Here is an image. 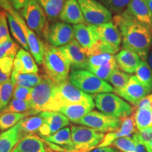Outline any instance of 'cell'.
<instances>
[{
  "label": "cell",
  "instance_id": "obj_1",
  "mask_svg": "<svg viewBox=\"0 0 152 152\" xmlns=\"http://www.w3.org/2000/svg\"><path fill=\"white\" fill-rule=\"evenodd\" d=\"M112 20L121 33L123 48L136 53L142 61H146L152 44L150 30L137 21L125 11L115 14Z\"/></svg>",
  "mask_w": 152,
  "mask_h": 152
},
{
  "label": "cell",
  "instance_id": "obj_2",
  "mask_svg": "<svg viewBox=\"0 0 152 152\" xmlns=\"http://www.w3.org/2000/svg\"><path fill=\"white\" fill-rule=\"evenodd\" d=\"M42 64L46 75L56 84L68 80L71 65L58 47L45 45Z\"/></svg>",
  "mask_w": 152,
  "mask_h": 152
},
{
  "label": "cell",
  "instance_id": "obj_3",
  "mask_svg": "<svg viewBox=\"0 0 152 152\" xmlns=\"http://www.w3.org/2000/svg\"><path fill=\"white\" fill-rule=\"evenodd\" d=\"M56 84L47 75H42L39 85L33 88L31 102L33 109L38 113L44 111H58L55 102V88Z\"/></svg>",
  "mask_w": 152,
  "mask_h": 152
},
{
  "label": "cell",
  "instance_id": "obj_4",
  "mask_svg": "<svg viewBox=\"0 0 152 152\" xmlns=\"http://www.w3.org/2000/svg\"><path fill=\"white\" fill-rule=\"evenodd\" d=\"M68 80L74 86L89 94L109 93L114 91L113 87L107 82L99 78L87 70H73L69 74Z\"/></svg>",
  "mask_w": 152,
  "mask_h": 152
},
{
  "label": "cell",
  "instance_id": "obj_5",
  "mask_svg": "<svg viewBox=\"0 0 152 152\" xmlns=\"http://www.w3.org/2000/svg\"><path fill=\"white\" fill-rule=\"evenodd\" d=\"M96 107L110 116L122 119L132 115L134 108L113 93H102L94 96Z\"/></svg>",
  "mask_w": 152,
  "mask_h": 152
},
{
  "label": "cell",
  "instance_id": "obj_6",
  "mask_svg": "<svg viewBox=\"0 0 152 152\" xmlns=\"http://www.w3.org/2000/svg\"><path fill=\"white\" fill-rule=\"evenodd\" d=\"M104 136V133L85 125H72L73 149L68 152H90L98 147Z\"/></svg>",
  "mask_w": 152,
  "mask_h": 152
},
{
  "label": "cell",
  "instance_id": "obj_7",
  "mask_svg": "<svg viewBox=\"0 0 152 152\" xmlns=\"http://www.w3.org/2000/svg\"><path fill=\"white\" fill-rule=\"evenodd\" d=\"M99 35V54H115L119 51L122 37L118 28L113 22L96 26Z\"/></svg>",
  "mask_w": 152,
  "mask_h": 152
},
{
  "label": "cell",
  "instance_id": "obj_8",
  "mask_svg": "<svg viewBox=\"0 0 152 152\" xmlns=\"http://www.w3.org/2000/svg\"><path fill=\"white\" fill-rule=\"evenodd\" d=\"M74 39L83 48L87 56L99 54V35L96 26L87 23L74 25Z\"/></svg>",
  "mask_w": 152,
  "mask_h": 152
},
{
  "label": "cell",
  "instance_id": "obj_9",
  "mask_svg": "<svg viewBox=\"0 0 152 152\" xmlns=\"http://www.w3.org/2000/svg\"><path fill=\"white\" fill-rule=\"evenodd\" d=\"M20 16L39 37L43 36L46 29L47 16L37 0H28L20 10Z\"/></svg>",
  "mask_w": 152,
  "mask_h": 152
},
{
  "label": "cell",
  "instance_id": "obj_10",
  "mask_svg": "<svg viewBox=\"0 0 152 152\" xmlns=\"http://www.w3.org/2000/svg\"><path fill=\"white\" fill-rule=\"evenodd\" d=\"M4 11L11 13L16 18L17 21L18 22L20 27L23 30L30 54L34 57L35 61L38 64H39V65L42 64L45 52V45H44L43 42L41 40L39 36H37V34L33 30H31L28 27L23 17L20 16V14L18 11L13 8L11 4L8 6Z\"/></svg>",
  "mask_w": 152,
  "mask_h": 152
},
{
  "label": "cell",
  "instance_id": "obj_11",
  "mask_svg": "<svg viewBox=\"0 0 152 152\" xmlns=\"http://www.w3.org/2000/svg\"><path fill=\"white\" fill-rule=\"evenodd\" d=\"M85 22L94 26L111 22L112 12L98 0H77Z\"/></svg>",
  "mask_w": 152,
  "mask_h": 152
},
{
  "label": "cell",
  "instance_id": "obj_12",
  "mask_svg": "<svg viewBox=\"0 0 152 152\" xmlns=\"http://www.w3.org/2000/svg\"><path fill=\"white\" fill-rule=\"evenodd\" d=\"M76 124L85 125L102 133H109L120 128L121 119L110 116L102 112L92 111L79 120Z\"/></svg>",
  "mask_w": 152,
  "mask_h": 152
},
{
  "label": "cell",
  "instance_id": "obj_13",
  "mask_svg": "<svg viewBox=\"0 0 152 152\" xmlns=\"http://www.w3.org/2000/svg\"><path fill=\"white\" fill-rule=\"evenodd\" d=\"M54 99L60 110L62 106L66 104L92 101L94 97L92 95L85 93L74 86L69 80H68L60 84H56Z\"/></svg>",
  "mask_w": 152,
  "mask_h": 152
},
{
  "label": "cell",
  "instance_id": "obj_14",
  "mask_svg": "<svg viewBox=\"0 0 152 152\" xmlns=\"http://www.w3.org/2000/svg\"><path fill=\"white\" fill-rule=\"evenodd\" d=\"M43 36L50 45L61 47L73 40V28L66 23L54 22L46 28Z\"/></svg>",
  "mask_w": 152,
  "mask_h": 152
},
{
  "label": "cell",
  "instance_id": "obj_15",
  "mask_svg": "<svg viewBox=\"0 0 152 152\" xmlns=\"http://www.w3.org/2000/svg\"><path fill=\"white\" fill-rule=\"evenodd\" d=\"M114 92L120 97L136 107L142 99L151 92L140 83L135 75H131L128 84L121 90H114Z\"/></svg>",
  "mask_w": 152,
  "mask_h": 152
},
{
  "label": "cell",
  "instance_id": "obj_16",
  "mask_svg": "<svg viewBox=\"0 0 152 152\" xmlns=\"http://www.w3.org/2000/svg\"><path fill=\"white\" fill-rule=\"evenodd\" d=\"M44 119V123L39 129V135L48 137L67 127L70 121L58 111H44L39 113Z\"/></svg>",
  "mask_w": 152,
  "mask_h": 152
},
{
  "label": "cell",
  "instance_id": "obj_17",
  "mask_svg": "<svg viewBox=\"0 0 152 152\" xmlns=\"http://www.w3.org/2000/svg\"><path fill=\"white\" fill-rule=\"evenodd\" d=\"M58 48L67 58L73 70L87 69L88 66V56L75 39Z\"/></svg>",
  "mask_w": 152,
  "mask_h": 152
},
{
  "label": "cell",
  "instance_id": "obj_18",
  "mask_svg": "<svg viewBox=\"0 0 152 152\" xmlns=\"http://www.w3.org/2000/svg\"><path fill=\"white\" fill-rule=\"evenodd\" d=\"M125 11L148 29H152V13L146 0H131Z\"/></svg>",
  "mask_w": 152,
  "mask_h": 152
},
{
  "label": "cell",
  "instance_id": "obj_19",
  "mask_svg": "<svg viewBox=\"0 0 152 152\" xmlns=\"http://www.w3.org/2000/svg\"><path fill=\"white\" fill-rule=\"evenodd\" d=\"M136 125L133 114L129 117L121 119V125L120 128L113 132L106 133L104 137L98 147H109L118 139L123 137L132 136L137 132Z\"/></svg>",
  "mask_w": 152,
  "mask_h": 152
},
{
  "label": "cell",
  "instance_id": "obj_20",
  "mask_svg": "<svg viewBox=\"0 0 152 152\" xmlns=\"http://www.w3.org/2000/svg\"><path fill=\"white\" fill-rule=\"evenodd\" d=\"M95 106L94 100L66 104L61 108L58 112L64 114L72 123H76L79 120L92 111Z\"/></svg>",
  "mask_w": 152,
  "mask_h": 152
},
{
  "label": "cell",
  "instance_id": "obj_21",
  "mask_svg": "<svg viewBox=\"0 0 152 152\" xmlns=\"http://www.w3.org/2000/svg\"><path fill=\"white\" fill-rule=\"evenodd\" d=\"M59 19L68 24L85 23V20L77 0H66Z\"/></svg>",
  "mask_w": 152,
  "mask_h": 152
},
{
  "label": "cell",
  "instance_id": "obj_22",
  "mask_svg": "<svg viewBox=\"0 0 152 152\" xmlns=\"http://www.w3.org/2000/svg\"><path fill=\"white\" fill-rule=\"evenodd\" d=\"M13 71L19 73H38V67L34 57L26 49H19L14 61Z\"/></svg>",
  "mask_w": 152,
  "mask_h": 152
},
{
  "label": "cell",
  "instance_id": "obj_23",
  "mask_svg": "<svg viewBox=\"0 0 152 152\" xmlns=\"http://www.w3.org/2000/svg\"><path fill=\"white\" fill-rule=\"evenodd\" d=\"M118 67L126 73H133L142 61L141 58L136 53L123 49L115 56Z\"/></svg>",
  "mask_w": 152,
  "mask_h": 152
},
{
  "label": "cell",
  "instance_id": "obj_24",
  "mask_svg": "<svg viewBox=\"0 0 152 152\" xmlns=\"http://www.w3.org/2000/svg\"><path fill=\"white\" fill-rule=\"evenodd\" d=\"M42 139L54 145L58 146L57 151L68 152L73 149L71 130L68 127L61 129L52 135L42 137Z\"/></svg>",
  "mask_w": 152,
  "mask_h": 152
},
{
  "label": "cell",
  "instance_id": "obj_25",
  "mask_svg": "<svg viewBox=\"0 0 152 152\" xmlns=\"http://www.w3.org/2000/svg\"><path fill=\"white\" fill-rule=\"evenodd\" d=\"M47 144L37 135H27L18 142L11 152H46Z\"/></svg>",
  "mask_w": 152,
  "mask_h": 152
},
{
  "label": "cell",
  "instance_id": "obj_26",
  "mask_svg": "<svg viewBox=\"0 0 152 152\" xmlns=\"http://www.w3.org/2000/svg\"><path fill=\"white\" fill-rule=\"evenodd\" d=\"M23 137L20 132V122L0 134V152H11Z\"/></svg>",
  "mask_w": 152,
  "mask_h": 152
},
{
  "label": "cell",
  "instance_id": "obj_27",
  "mask_svg": "<svg viewBox=\"0 0 152 152\" xmlns=\"http://www.w3.org/2000/svg\"><path fill=\"white\" fill-rule=\"evenodd\" d=\"M44 123V119L39 114L30 115L20 121V132L22 137L27 135H35L39 133V129Z\"/></svg>",
  "mask_w": 152,
  "mask_h": 152
},
{
  "label": "cell",
  "instance_id": "obj_28",
  "mask_svg": "<svg viewBox=\"0 0 152 152\" xmlns=\"http://www.w3.org/2000/svg\"><path fill=\"white\" fill-rule=\"evenodd\" d=\"M37 112L35 110L25 112V113H4L0 116V131L4 132L15 126L25 118L30 115H37Z\"/></svg>",
  "mask_w": 152,
  "mask_h": 152
},
{
  "label": "cell",
  "instance_id": "obj_29",
  "mask_svg": "<svg viewBox=\"0 0 152 152\" xmlns=\"http://www.w3.org/2000/svg\"><path fill=\"white\" fill-rule=\"evenodd\" d=\"M11 80L15 86H23L32 88L40 83L42 75H38L37 73H19L13 71Z\"/></svg>",
  "mask_w": 152,
  "mask_h": 152
},
{
  "label": "cell",
  "instance_id": "obj_30",
  "mask_svg": "<svg viewBox=\"0 0 152 152\" xmlns=\"http://www.w3.org/2000/svg\"><path fill=\"white\" fill-rule=\"evenodd\" d=\"M45 11V15L50 20L59 18L66 0H37Z\"/></svg>",
  "mask_w": 152,
  "mask_h": 152
},
{
  "label": "cell",
  "instance_id": "obj_31",
  "mask_svg": "<svg viewBox=\"0 0 152 152\" xmlns=\"http://www.w3.org/2000/svg\"><path fill=\"white\" fill-rule=\"evenodd\" d=\"M7 12V16L8 19V23L9 25V28H10L11 33L12 34L13 37L16 39L17 42L19 45H21L23 48L26 49L28 52H30L29 47H28L26 37L25 36L22 28L20 27V24L17 21L16 18L13 16L11 13L6 11Z\"/></svg>",
  "mask_w": 152,
  "mask_h": 152
},
{
  "label": "cell",
  "instance_id": "obj_32",
  "mask_svg": "<svg viewBox=\"0 0 152 152\" xmlns=\"http://www.w3.org/2000/svg\"><path fill=\"white\" fill-rule=\"evenodd\" d=\"M133 115L138 131L152 127V108L136 109Z\"/></svg>",
  "mask_w": 152,
  "mask_h": 152
},
{
  "label": "cell",
  "instance_id": "obj_33",
  "mask_svg": "<svg viewBox=\"0 0 152 152\" xmlns=\"http://www.w3.org/2000/svg\"><path fill=\"white\" fill-rule=\"evenodd\" d=\"M136 77L140 83L152 92V70L146 61H142L137 68Z\"/></svg>",
  "mask_w": 152,
  "mask_h": 152
},
{
  "label": "cell",
  "instance_id": "obj_34",
  "mask_svg": "<svg viewBox=\"0 0 152 152\" xmlns=\"http://www.w3.org/2000/svg\"><path fill=\"white\" fill-rule=\"evenodd\" d=\"M15 88V85L11 79L0 83V112L2 111L10 102Z\"/></svg>",
  "mask_w": 152,
  "mask_h": 152
},
{
  "label": "cell",
  "instance_id": "obj_35",
  "mask_svg": "<svg viewBox=\"0 0 152 152\" xmlns=\"http://www.w3.org/2000/svg\"><path fill=\"white\" fill-rule=\"evenodd\" d=\"M117 68H118V67L115 58L113 61L109 62V64H106V65L99 66V67L88 68L87 71L94 74L95 75L97 76L99 78L107 82L109 81V77L111 76L112 73Z\"/></svg>",
  "mask_w": 152,
  "mask_h": 152
},
{
  "label": "cell",
  "instance_id": "obj_36",
  "mask_svg": "<svg viewBox=\"0 0 152 152\" xmlns=\"http://www.w3.org/2000/svg\"><path fill=\"white\" fill-rule=\"evenodd\" d=\"M33 110L30 101H24L12 99L5 109L2 110L4 113H25Z\"/></svg>",
  "mask_w": 152,
  "mask_h": 152
},
{
  "label": "cell",
  "instance_id": "obj_37",
  "mask_svg": "<svg viewBox=\"0 0 152 152\" xmlns=\"http://www.w3.org/2000/svg\"><path fill=\"white\" fill-rule=\"evenodd\" d=\"M130 76L128 73L121 71L117 68L109 77V82L113 85L114 90H121L126 86L130 78Z\"/></svg>",
  "mask_w": 152,
  "mask_h": 152
},
{
  "label": "cell",
  "instance_id": "obj_38",
  "mask_svg": "<svg viewBox=\"0 0 152 152\" xmlns=\"http://www.w3.org/2000/svg\"><path fill=\"white\" fill-rule=\"evenodd\" d=\"M111 145L122 152H136V144L132 135L118 139Z\"/></svg>",
  "mask_w": 152,
  "mask_h": 152
},
{
  "label": "cell",
  "instance_id": "obj_39",
  "mask_svg": "<svg viewBox=\"0 0 152 152\" xmlns=\"http://www.w3.org/2000/svg\"><path fill=\"white\" fill-rule=\"evenodd\" d=\"M14 58L4 57L0 58V83L9 80L14 68Z\"/></svg>",
  "mask_w": 152,
  "mask_h": 152
},
{
  "label": "cell",
  "instance_id": "obj_40",
  "mask_svg": "<svg viewBox=\"0 0 152 152\" xmlns=\"http://www.w3.org/2000/svg\"><path fill=\"white\" fill-rule=\"evenodd\" d=\"M114 59H115V56H113V54H106V53L88 56V66H87V70L90 68L99 67V66L106 65Z\"/></svg>",
  "mask_w": 152,
  "mask_h": 152
},
{
  "label": "cell",
  "instance_id": "obj_41",
  "mask_svg": "<svg viewBox=\"0 0 152 152\" xmlns=\"http://www.w3.org/2000/svg\"><path fill=\"white\" fill-rule=\"evenodd\" d=\"M112 13L118 14L125 10L131 0H98Z\"/></svg>",
  "mask_w": 152,
  "mask_h": 152
},
{
  "label": "cell",
  "instance_id": "obj_42",
  "mask_svg": "<svg viewBox=\"0 0 152 152\" xmlns=\"http://www.w3.org/2000/svg\"><path fill=\"white\" fill-rule=\"evenodd\" d=\"M19 50V46L11 38L0 45V58L11 57L15 59Z\"/></svg>",
  "mask_w": 152,
  "mask_h": 152
},
{
  "label": "cell",
  "instance_id": "obj_43",
  "mask_svg": "<svg viewBox=\"0 0 152 152\" xmlns=\"http://www.w3.org/2000/svg\"><path fill=\"white\" fill-rule=\"evenodd\" d=\"M8 23L7 12L4 9H0V45L11 38Z\"/></svg>",
  "mask_w": 152,
  "mask_h": 152
},
{
  "label": "cell",
  "instance_id": "obj_44",
  "mask_svg": "<svg viewBox=\"0 0 152 152\" xmlns=\"http://www.w3.org/2000/svg\"><path fill=\"white\" fill-rule=\"evenodd\" d=\"M32 93L33 88L23 86H15L12 98L24 101H31Z\"/></svg>",
  "mask_w": 152,
  "mask_h": 152
},
{
  "label": "cell",
  "instance_id": "obj_45",
  "mask_svg": "<svg viewBox=\"0 0 152 152\" xmlns=\"http://www.w3.org/2000/svg\"><path fill=\"white\" fill-rule=\"evenodd\" d=\"M137 134L140 141L144 145H148L152 142V127L143 130L137 131Z\"/></svg>",
  "mask_w": 152,
  "mask_h": 152
},
{
  "label": "cell",
  "instance_id": "obj_46",
  "mask_svg": "<svg viewBox=\"0 0 152 152\" xmlns=\"http://www.w3.org/2000/svg\"><path fill=\"white\" fill-rule=\"evenodd\" d=\"M136 109H142V108H152V92L142 99L140 101L138 105L136 106Z\"/></svg>",
  "mask_w": 152,
  "mask_h": 152
},
{
  "label": "cell",
  "instance_id": "obj_47",
  "mask_svg": "<svg viewBox=\"0 0 152 152\" xmlns=\"http://www.w3.org/2000/svg\"><path fill=\"white\" fill-rule=\"evenodd\" d=\"M132 137L136 144V152H148L146 146L142 144L139 140L137 132L132 134Z\"/></svg>",
  "mask_w": 152,
  "mask_h": 152
},
{
  "label": "cell",
  "instance_id": "obj_48",
  "mask_svg": "<svg viewBox=\"0 0 152 152\" xmlns=\"http://www.w3.org/2000/svg\"><path fill=\"white\" fill-rule=\"evenodd\" d=\"M28 0H9L11 6L16 11H20L27 2Z\"/></svg>",
  "mask_w": 152,
  "mask_h": 152
},
{
  "label": "cell",
  "instance_id": "obj_49",
  "mask_svg": "<svg viewBox=\"0 0 152 152\" xmlns=\"http://www.w3.org/2000/svg\"><path fill=\"white\" fill-rule=\"evenodd\" d=\"M90 152H118L116 149L112 147H97L93 149Z\"/></svg>",
  "mask_w": 152,
  "mask_h": 152
},
{
  "label": "cell",
  "instance_id": "obj_50",
  "mask_svg": "<svg viewBox=\"0 0 152 152\" xmlns=\"http://www.w3.org/2000/svg\"><path fill=\"white\" fill-rule=\"evenodd\" d=\"M147 61H148V64H149L150 68H151L152 70V44H151V47H150L149 52L148 53Z\"/></svg>",
  "mask_w": 152,
  "mask_h": 152
},
{
  "label": "cell",
  "instance_id": "obj_51",
  "mask_svg": "<svg viewBox=\"0 0 152 152\" xmlns=\"http://www.w3.org/2000/svg\"><path fill=\"white\" fill-rule=\"evenodd\" d=\"M146 2H147L150 11H151L152 13V0H146Z\"/></svg>",
  "mask_w": 152,
  "mask_h": 152
},
{
  "label": "cell",
  "instance_id": "obj_52",
  "mask_svg": "<svg viewBox=\"0 0 152 152\" xmlns=\"http://www.w3.org/2000/svg\"><path fill=\"white\" fill-rule=\"evenodd\" d=\"M46 152H59V151H55V150L51 149L50 147H49L48 146H47V149H46Z\"/></svg>",
  "mask_w": 152,
  "mask_h": 152
},
{
  "label": "cell",
  "instance_id": "obj_53",
  "mask_svg": "<svg viewBox=\"0 0 152 152\" xmlns=\"http://www.w3.org/2000/svg\"><path fill=\"white\" fill-rule=\"evenodd\" d=\"M145 146H147V147H149L150 148V149H151L152 151V142L150 144H148V145H145Z\"/></svg>",
  "mask_w": 152,
  "mask_h": 152
},
{
  "label": "cell",
  "instance_id": "obj_54",
  "mask_svg": "<svg viewBox=\"0 0 152 152\" xmlns=\"http://www.w3.org/2000/svg\"><path fill=\"white\" fill-rule=\"evenodd\" d=\"M146 147H147V149L148 152H152V151H151V149H150V148H149V147H147V146H146Z\"/></svg>",
  "mask_w": 152,
  "mask_h": 152
},
{
  "label": "cell",
  "instance_id": "obj_55",
  "mask_svg": "<svg viewBox=\"0 0 152 152\" xmlns=\"http://www.w3.org/2000/svg\"><path fill=\"white\" fill-rule=\"evenodd\" d=\"M150 32H151V37H152V29L150 30Z\"/></svg>",
  "mask_w": 152,
  "mask_h": 152
},
{
  "label": "cell",
  "instance_id": "obj_56",
  "mask_svg": "<svg viewBox=\"0 0 152 152\" xmlns=\"http://www.w3.org/2000/svg\"><path fill=\"white\" fill-rule=\"evenodd\" d=\"M1 114H2V112H0V116H1Z\"/></svg>",
  "mask_w": 152,
  "mask_h": 152
}]
</instances>
